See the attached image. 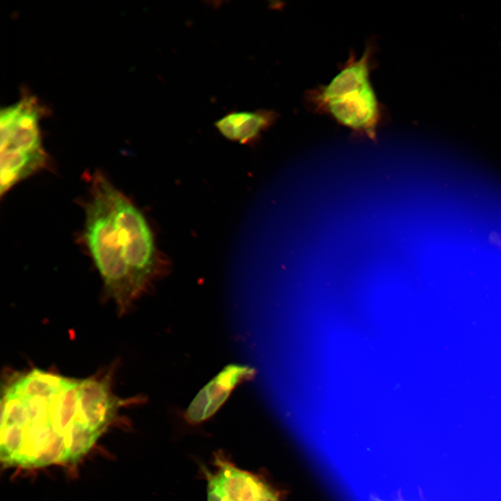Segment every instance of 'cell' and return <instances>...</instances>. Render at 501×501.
Returning a JSON list of instances; mask_svg holds the SVG:
<instances>
[{"label":"cell","instance_id":"3","mask_svg":"<svg viewBox=\"0 0 501 501\" xmlns=\"http://www.w3.org/2000/svg\"><path fill=\"white\" fill-rule=\"evenodd\" d=\"M44 108L35 97L24 94L1 111L0 195L47 167L40 123Z\"/></svg>","mask_w":501,"mask_h":501},{"label":"cell","instance_id":"4","mask_svg":"<svg viewBox=\"0 0 501 501\" xmlns=\"http://www.w3.org/2000/svg\"><path fill=\"white\" fill-rule=\"evenodd\" d=\"M107 191L125 260L139 294L159 268L153 236L142 212L110 181Z\"/></svg>","mask_w":501,"mask_h":501},{"label":"cell","instance_id":"1","mask_svg":"<svg viewBox=\"0 0 501 501\" xmlns=\"http://www.w3.org/2000/svg\"><path fill=\"white\" fill-rule=\"evenodd\" d=\"M373 44L359 58L350 55L340 72L326 85L308 92L312 109L356 134L375 139L383 119L382 106L370 80Z\"/></svg>","mask_w":501,"mask_h":501},{"label":"cell","instance_id":"10","mask_svg":"<svg viewBox=\"0 0 501 501\" xmlns=\"http://www.w3.org/2000/svg\"><path fill=\"white\" fill-rule=\"evenodd\" d=\"M375 501H386V500H375Z\"/></svg>","mask_w":501,"mask_h":501},{"label":"cell","instance_id":"2","mask_svg":"<svg viewBox=\"0 0 501 501\" xmlns=\"http://www.w3.org/2000/svg\"><path fill=\"white\" fill-rule=\"evenodd\" d=\"M109 180L102 173L92 178L85 205L84 242L107 291L124 304L138 292L125 260L110 203Z\"/></svg>","mask_w":501,"mask_h":501},{"label":"cell","instance_id":"6","mask_svg":"<svg viewBox=\"0 0 501 501\" xmlns=\"http://www.w3.org/2000/svg\"><path fill=\"white\" fill-rule=\"evenodd\" d=\"M255 375V370L249 366L232 364L225 367L196 395L185 411V420L193 425L207 420L239 384L250 380Z\"/></svg>","mask_w":501,"mask_h":501},{"label":"cell","instance_id":"9","mask_svg":"<svg viewBox=\"0 0 501 501\" xmlns=\"http://www.w3.org/2000/svg\"><path fill=\"white\" fill-rule=\"evenodd\" d=\"M65 378L34 369L10 385L6 392L22 398H54L61 390Z\"/></svg>","mask_w":501,"mask_h":501},{"label":"cell","instance_id":"5","mask_svg":"<svg viewBox=\"0 0 501 501\" xmlns=\"http://www.w3.org/2000/svg\"><path fill=\"white\" fill-rule=\"evenodd\" d=\"M213 470L201 466L207 481V501H281L262 475L237 467L221 452L214 454Z\"/></svg>","mask_w":501,"mask_h":501},{"label":"cell","instance_id":"7","mask_svg":"<svg viewBox=\"0 0 501 501\" xmlns=\"http://www.w3.org/2000/svg\"><path fill=\"white\" fill-rule=\"evenodd\" d=\"M78 404L86 424L101 434L114 418L119 405L108 383L93 379L79 383Z\"/></svg>","mask_w":501,"mask_h":501},{"label":"cell","instance_id":"8","mask_svg":"<svg viewBox=\"0 0 501 501\" xmlns=\"http://www.w3.org/2000/svg\"><path fill=\"white\" fill-rule=\"evenodd\" d=\"M278 118V114L269 109L253 111H231L215 122L219 132L229 140L248 143L257 140Z\"/></svg>","mask_w":501,"mask_h":501}]
</instances>
